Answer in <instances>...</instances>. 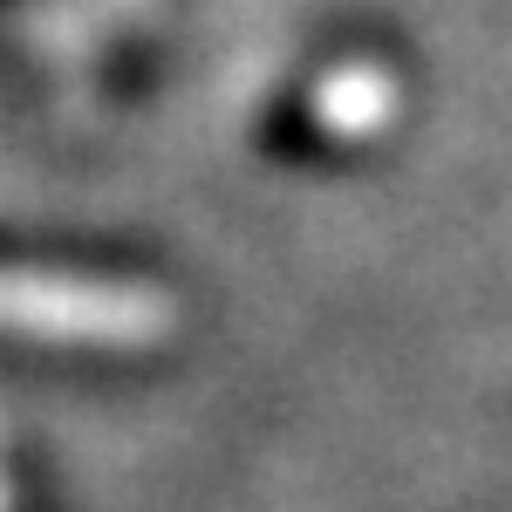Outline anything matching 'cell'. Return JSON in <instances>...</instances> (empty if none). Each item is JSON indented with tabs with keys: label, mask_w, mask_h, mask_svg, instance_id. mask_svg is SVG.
Here are the masks:
<instances>
[]
</instances>
